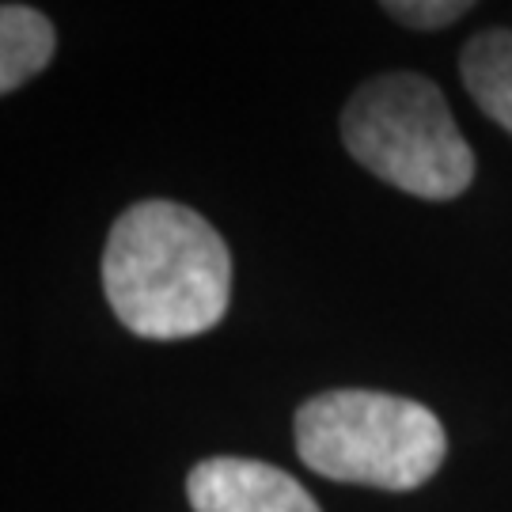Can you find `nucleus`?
Masks as SVG:
<instances>
[{
    "label": "nucleus",
    "mask_w": 512,
    "mask_h": 512,
    "mask_svg": "<svg viewBox=\"0 0 512 512\" xmlns=\"http://www.w3.org/2000/svg\"><path fill=\"white\" fill-rule=\"evenodd\" d=\"M103 289L137 338H194L217 327L232 304V255L202 213L152 198L114 220Z\"/></svg>",
    "instance_id": "nucleus-1"
},
{
    "label": "nucleus",
    "mask_w": 512,
    "mask_h": 512,
    "mask_svg": "<svg viewBox=\"0 0 512 512\" xmlns=\"http://www.w3.org/2000/svg\"><path fill=\"white\" fill-rule=\"evenodd\" d=\"M342 141L376 179L421 202H452L475 179V152L440 88L418 73L368 80L342 110Z\"/></svg>",
    "instance_id": "nucleus-3"
},
{
    "label": "nucleus",
    "mask_w": 512,
    "mask_h": 512,
    "mask_svg": "<svg viewBox=\"0 0 512 512\" xmlns=\"http://www.w3.org/2000/svg\"><path fill=\"white\" fill-rule=\"evenodd\" d=\"M186 494L194 512H319L293 475L262 459H205L186 478Z\"/></svg>",
    "instance_id": "nucleus-4"
},
{
    "label": "nucleus",
    "mask_w": 512,
    "mask_h": 512,
    "mask_svg": "<svg viewBox=\"0 0 512 512\" xmlns=\"http://www.w3.org/2000/svg\"><path fill=\"white\" fill-rule=\"evenodd\" d=\"M54 46V23L42 12L27 4H4L0 8V92L12 95L35 73H42L54 57Z\"/></svg>",
    "instance_id": "nucleus-6"
},
{
    "label": "nucleus",
    "mask_w": 512,
    "mask_h": 512,
    "mask_svg": "<svg viewBox=\"0 0 512 512\" xmlns=\"http://www.w3.org/2000/svg\"><path fill=\"white\" fill-rule=\"evenodd\" d=\"M296 452L315 475L376 490H418L448 456L429 406L387 391H327L296 410Z\"/></svg>",
    "instance_id": "nucleus-2"
},
{
    "label": "nucleus",
    "mask_w": 512,
    "mask_h": 512,
    "mask_svg": "<svg viewBox=\"0 0 512 512\" xmlns=\"http://www.w3.org/2000/svg\"><path fill=\"white\" fill-rule=\"evenodd\" d=\"M380 4L406 27L433 31V27H448L463 12H471L475 0H380Z\"/></svg>",
    "instance_id": "nucleus-7"
},
{
    "label": "nucleus",
    "mask_w": 512,
    "mask_h": 512,
    "mask_svg": "<svg viewBox=\"0 0 512 512\" xmlns=\"http://www.w3.org/2000/svg\"><path fill=\"white\" fill-rule=\"evenodd\" d=\"M463 84L486 118L512 133V31H482L459 57Z\"/></svg>",
    "instance_id": "nucleus-5"
}]
</instances>
